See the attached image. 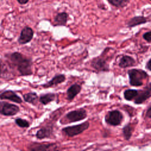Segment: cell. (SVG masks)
Wrapping results in <instances>:
<instances>
[{
	"label": "cell",
	"mask_w": 151,
	"mask_h": 151,
	"mask_svg": "<svg viewBox=\"0 0 151 151\" xmlns=\"http://www.w3.org/2000/svg\"><path fill=\"white\" fill-rule=\"evenodd\" d=\"M8 57L12 64L17 68L21 76L32 74V61L31 59L26 58L18 52H14L8 54Z\"/></svg>",
	"instance_id": "6da1fadb"
},
{
	"label": "cell",
	"mask_w": 151,
	"mask_h": 151,
	"mask_svg": "<svg viewBox=\"0 0 151 151\" xmlns=\"http://www.w3.org/2000/svg\"><path fill=\"white\" fill-rule=\"evenodd\" d=\"M130 84L133 86H140L143 84V80L148 77L145 71L139 69H132L128 71Z\"/></svg>",
	"instance_id": "7a4b0ae2"
},
{
	"label": "cell",
	"mask_w": 151,
	"mask_h": 151,
	"mask_svg": "<svg viewBox=\"0 0 151 151\" xmlns=\"http://www.w3.org/2000/svg\"><path fill=\"white\" fill-rule=\"evenodd\" d=\"M89 127V123L88 122H85L83 123L73 126H68L64 128L63 131L68 136L73 137L83 132L87 129Z\"/></svg>",
	"instance_id": "3957f363"
},
{
	"label": "cell",
	"mask_w": 151,
	"mask_h": 151,
	"mask_svg": "<svg viewBox=\"0 0 151 151\" xmlns=\"http://www.w3.org/2000/svg\"><path fill=\"white\" fill-rule=\"evenodd\" d=\"M29 151H59L55 143H33L28 146Z\"/></svg>",
	"instance_id": "277c9868"
},
{
	"label": "cell",
	"mask_w": 151,
	"mask_h": 151,
	"mask_svg": "<svg viewBox=\"0 0 151 151\" xmlns=\"http://www.w3.org/2000/svg\"><path fill=\"white\" fill-rule=\"evenodd\" d=\"M19 111V107L13 104L1 101L0 102V114L4 116H13Z\"/></svg>",
	"instance_id": "5b68a950"
},
{
	"label": "cell",
	"mask_w": 151,
	"mask_h": 151,
	"mask_svg": "<svg viewBox=\"0 0 151 151\" xmlns=\"http://www.w3.org/2000/svg\"><path fill=\"white\" fill-rule=\"evenodd\" d=\"M123 115L121 112L118 110H113L106 116V122L112 126H117L122 122Z\"/></svg>",
	"instance_id": "8992f818"
},
{
	"label": "cell",
	"mask_w": 151,
	"mask_h": 151,
	"mask_svg": "<svg viewBox=\"0 0 151 151\" xmlns=\"http://www.w3.org/2000/svg\"><path fill=\"white\" fill-rule=\"evenodd\" d=\"M34 35V31L29 27H25L21 31L20 35L18 39L19 44H26L29 42Z\"/></svg>",
	"instance_id": "52a82bcc"
},
{
	"label": "cell",
	"mask_w": 151,
	"mask_h": 151,
	"mask_svg": "<svg viewBox=\"0 0 151 151\" xmlns=\"http://www.w3.org/2000/svg\"><path fill=\"white\" fill-rule=\"evenodd\" d=\"M87 117L85 110L79 109L69 112L67 114L66 117L70 122H76L84 119Z\"/></svg>",
	"instance_id": "ba28073f"
},
{
	"label": "cell",
	"mask_w": 151,
	"mask_h": 151,
	"mask_svg": "<svg viewBox=\"0 0 151 151\" xmlns=\"http://www.w3.org/2000/svg\"><path fill=\"white\" fill-rule=\"evenodd\" d=\"M151 96V83L148 84L143 90L138 92L137 96L135 97L134 103L136 104H141L149 98Z\"/></svg>",
	"instance_id": "9c48e42d"
},
{
	"label": "cell",
	"mask_w": 151,
	"mask_h": 151,
	"mask_svg": "<svg viewBox=\"0 0 151 151\" xmlns=\"http://www.w3.org/2000/svg\"><path fill=\"white\" fill-rule=\"evenodd\" d=\"M0 99H8L17 103H21L22 99L14 91L6 90L0 94Z\"/></svg>",
	"instance_id": "30bf717a"
},
{
	"label": "cell",
	"mask_w": 151,
	"mask_h": 151,
	"mask_svg": "<svg viewBox=\"0 0 151 151\" xmlns=\"http://www.w3.org/2000/svg\"><path fill=\"white\" fill-rule=\"evenodd\" d=\"M91 65L99 71H106L109 70V66L106 61L100 58L94 59L91 63Z\"/></svg>",
	"instance_id": "8fae6325"
},
{
	"label": "cell",
	"mask_w": 151,
	"mask_h": 151,
	"mask_svg": "<svg viewBox=\"0 0 151 151\" xmlns=\"http://www.w3.org/2000/svg\"><path fill=\"white\" fill-rule=\"evenodd\" d=\"M68 18V14L65 12H60L57 14L54 19V23L55 26H63L67 23Z\"/></svg>",
	"instance_id": "7c38bea8"
},
{
	"label": "cell",
	"mask_w": 151,
	"mask_h": 151,
	"mask_svg": "<svg viewBox=\"0 0 151 151\" xmlns=\"http://www.w3.org/2000/svg\"><path fill=\"white\" fill-rule=\"evenodd\" d=\"M65 80V77L63 74H59L57 76H55L52 78V80H51L50 81H48L47 83L43 85V87L45 88H48L52 86H55L60 83H61L62 82L64 81Z\"/></svg>",
	"instance_id": "4fadbf2b"
},
{
	"label": "cell",
	"mask_w": 151,
	"mask_h": 151,
	"mask_svg": "<svg viewBox=\"0 0 151 151\" xmlns=\"http://www.w3.org/2000/svg\"><path fill=\"white\" fill-rule=\"evenodd\" d=\"M81 86L77 84H74L72 85L67 90V99L69 100H73L75 97V96L80 93V91H81Z\"/></svg>",
	"instance_id": "5bb4252c"
},
{
	"label": "cell",
	"mask_w": 151,
	"mask_h": 151,
	"mask_svg": "<svg viewBox=\"0 0 151 151\" xmlns=\"http://www.w3.org/2000/svg\"><path fill=\"white\" fill-rule=\"evenodd\" d=\"M147 22V19L143 16H136L132 18L127 22V26L129 27H133L138 25L145 24Z\"/></svg>",
	"instance_id": "9a60e30c"
},
{
	"label": "cell",
	"mask_w": 151,
	"mask_h": 151,
	"mask_svg": "<svg viewBox=\"0 0 151 151\" xmlns=\"http://www.w3.org/2000/svg\"><path fill=\"white\" fill-rule=\"evenodd\" d=\"M135 64V60L131 57L128 55L123 56L119 62V66L122 68H126L133 66Z\"/></svg>",
	"instance_id": "2e32d148"
},
{
	"label": "cell",
	"mask_w": 151,
	"mask_h": 151,
	"mask_svg": "<svg viewBox=\"0 0 151 151\" xmlns=\"http://www.w3.org/2000/svg\"><path fill=\"white\" fill-rule=\"evenodd\" d=\"M11 72L7 65L0 58V78H6L11 77Z\"/></svg>",
	"instance_id": "e0dca14e"
},
{
	"label": "cell",
	"mask_w": 151,
	"mask_h": 151,
	"mask_svg": "<svg viewBox=\"0 0 151 151\" xmlns=\"http://www.w3.org/2000/svg\"><path fill=\"white\" fill-rule=\"evenodd\" d=\"M52 129L50 127H45L41 128L36 133V136L38 139H43L50 137L52 134Z\"/></svg>",
	"instance_id": "ac0fdd59"
},
{
	"label": "cell",
	"mask_w": 151,
	"mask_h": 151,
	"mask_svg": "<svg viewBox=\"0 0 151 151\" xmlns=\"http://www.w3.org/2000/svg\"><path fill=\"white\" fill-rule=\"evenodd\" d=\"M24 100L29 103L35 104L38 100V96L35 93H28L24 95Z\"/></svg>",
	"instance_id": "d6986e66"
},
{
	"label": "cell",
	"mask_w": 151,
	"mask_h": 151,
	"mask_svg": "<svg viewBox=\"0 0 151 151\" xmlns=\"http://www.w3.org/2000/svg\"><path fill=\"white\" fill-rule=\"evenodd\" d=\"M55 99V94L53 93H48L42 95L40 98V101L43 104H47L48 103L53 101Z\"/></svg>",
	"instance_id": "ffe728a7"
},
{
	"label": "cell",
	"mask_w": 151,
	"mask_h": 151,
	"mask_svg": "<svg viewBox=\"0 0 151 151\" xmlns=\"http://www.w3.org/2000/svg\"><path fill=\"white\" fill-rule=\"evenodd\" d=\"M137 90L134 89H128L124 91V97L127 100H132L137 96Z\"/></svg>",
	"instance_id": "44dd1931"
},
{
	"label": "cell",
	"mask_w": 151,
	"mask_h": 151,
	"mask_svg": "<svg viewBox=\"0 0 151 151\" xmlns=\"http://www.w3.org/2000/svg\"><path fill=\"white\" fill-rule=\"evenodd\" d=\"M113 6L117 8H123L125 6L130 0H108Z\"/></svg>",
	"instance_id": "7402d4cb"
},
{
	"label": "cell",
	"mask_w": 151,
	"mask_h": 151,
	"mask_svg": "<svg viewBox=\"0 0 151 151\" xmlns=\"http://www.w3.org/2000/svg\"><path fill=\"white\" fill-rule=\"evenodd\" d=\"M132 128L130 124H127L125 127H124L123 129V133L124 135V137L126 140H128L132 136Z\"/></svg>",
	"instance_id": "603a6c76"
},
{
	"label": "cell",
	"mask_w": 151,
	"mask_h": 151,
	"mask_svg": "<svg viewBox=\"0 0 151 151\" xmlns=\"http://www.w3.org/2000/svg\"><path fill=\"white\" fill-rule=\"evenodd\" d=\"M15 123L21 127H28L29 126V123L27 120L22 119H17L15 120Z\"/></svg>",
	"instance_id": "cb8c5ba5"
},
{
	"label": "cell",
	"mask_w": 151,
	"mask_h": 151,
	"mask_svg": "<svg viewBox=\"0 0 151 151\" xmlns=\"http://www.w3.org/2000/svg\"><path fill=\"white\" fill-rule=\"evenodd\" d=\"M143 38L148 42H151V31L146 32L143 35Z\"/></svg>",
	"instance_id": "d4e9b609"
},
{
	"label": "cell",
	"mask_w": 151,
	"mask_h": 151,
	"mask_svg": "<svg viewBox=\"0 0 151 151\" xmlns=\"http://www.w3.org/2000/svg\"><path fill=\"white\" fill-rule=\"evenodd\" d=\"M146 116L149 118L151 119V106L148 109L147 112H146Z\"/></svg>",
	"instance_id": "484cf974"
},
{
	"label": "cell",
	"mask_w": 151,
	"mask_h": 151,
	"mask_svg": "<svg viewBox=\"0 0 151 151\" xmlns=\"http://www.w3.org/2000/svg\"><path fill=\"white\" fill-rule=\"evenodd\" d=\"M18 1V2L21 5H24L27 4L29 0H17Z\"/></svg>",
	"instance_id": "4316f807"
},
{
	"label": "cell",
	"mask_w": 151,
	"mask_h": 151,
	"mask_svg": "<svg viewBox=\"0 0 151 151\" xmlns=\"http://www.w3.org/2000/svg\"><path fill=\"white\" fill-rule=\"evenodd\" d=\"M146 68L149 70H151V58L148 61V62L146 64Z\"/></svg>",
	"instance_id": "83f0119b"
},
{
	"label": "cell",
	"mask_w": 151,
	"mask_h": 151,
	"mask_svg": "<svg viewBox=\"0 0 151 151\" xmlns=\"http://www.w3.org/2000/svg\"><path fill=\"white\" fill-rule=\"evenodd\" d=\"M150 1H151V0H150Z\"/></svg>",
	"instance_id": "f1b7e54d"
}]
</instances>
